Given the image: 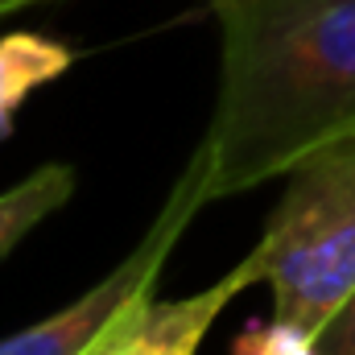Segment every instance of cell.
<instances>
[{
  "label": "cell",
  "instance_id": "cell-6",
  "mask_svg": "<svg viewBox=\"0 0 355 355\" xmlns=\"http://www.w3.org/2000/svg\"><path fill=\"white\" fill-rule=\"evenodd\" d=\"M71 54L58 42L33 37V33H17L0 42V137L12 132V112L17 103L46 79H54L58 71H67Z\"/></svg>",
  "mask_w": 355,
  "mask_h": 355
},
{
  "label": "cell",
  "instance_id": "cell-4",
  "mask_svg": "<svg viewBox=\"0 0 355 355\" xmlns=\"http://www.w3.org/2000/svg\"><path fill=\"white\" fill-rule=\"evenodd\" d=\"M257 281H265L261 248H252L232 272H223L215 285L190 297H178V302L145 297L103 335V343L91 355H194L202 335L211 331V322L227 310V302Z\"/></svg>",
  "mask_w": 355,
  "mask_h": 355
},
{
  "label": "cell",
  "instance_id": "cell-3",
  "mask_svg": "<svg viewBox=\"0 0 355 355\" xmlns=\"http://www.w3.org/2000/svg\"><path fill=\"white\" fill-rule=\"evenodd\" d=\"M207 162L194 149V157L186 162V170L178 174L170 198L162 202L157 219L149 223V232L137 240V248L112 268L107 277H99L83 297H75L71 306H62L58 314L0 339V355H91L103 335L145 297H153L162 268L178 248V240L186 236L190 219L207 207Z\"/></svg>",
  "mask_w": 355,
  "mask_h": 355
},
{
  "label": "cell",
  "instance_id": "cell-9",
  "mask_svg": "<svg viewBox=\"0 0 355 355\" xmlns=\"http://www.w3.org/2000/svg\"><path fill=\"white\" fill-rule=\"evenodd\" d=\"M25 4H42V0H0V17H4V12H17V8H25Z\"/></svg>",
  "mask_w": 355,
  "mask_h": 355
},
{
  "label": "cell",
  "instance_id": "cell-2",
  "mask_svg": "<svg viewBox=\"0 0 355 355\" xmlns=\"http://www.w3.org/2000/svg\"><path fill=\"white\" fill-rule=\"evenodd\" d=\"M281 178L257 248L277 327L310 343L355 293V137L318 145Z\"/></svg>",
  "mask_w": 355,
  "mask_h": 355
},
{
  "label": "cell",
  "instance_id": "cell-1",
  "mask_svg": "<svg viewBox=\"0 0 355 355\" xmlns=\"http://www.w3.org/2000/svg\"><path fill=\"white\" fill-rule=\"evenodd\" d=\"M202 4L219 25V91L198 145L211 202L355 137V0Z\"/></svg>",
  "mask_w": 355,
  "mask_h": 355
},
{
  "label": "cell",
  "instance_id": "cell-5",
  "mask_svg": "<svg viewBox=\"0 0 355 355\" xmlns=\"http://www.w3.org/2000/svg\"><path fill=\"white\" fill-rule=\"evenodd\" d=\"M71 194H75V170L58 162L33 170L12 190H4L0 194V257L12 252V244L25 240L42 219H50Z\"/></svg>",
  "mask_w": 355,
  "mask_h": 355
},
{
  "label": "cell",
  "instance_id": "cell-7",
  "mask_svg": "<svg viewBox=\"0 0 355 355\" xmlns=\"http://www.w3.org/2000/svg\"><path fill=\"white\" fill-rule=\"evenodd\" d=\"M310 355H355V293L347 306L310 339Z\"/></svg>",
  "mask_w": 355,
  "mask_h": 355
},
{
  "label": "cell",
  "instance_id": "cell-8",
  "mask_svg": "<svg viewBox=\"0 0 355 355\" xmlns=\"http://www.w3.org/2000/svg\"><path fill=\"white\" fill-rule=\"evenodd\" d=\"M261 355H277V347H265V352H261ZM281 355H310V343L285 331V347H281Z\"/></svg>",
  "mask_w": 355,
  "mask_h": 355
}]
</instances>
